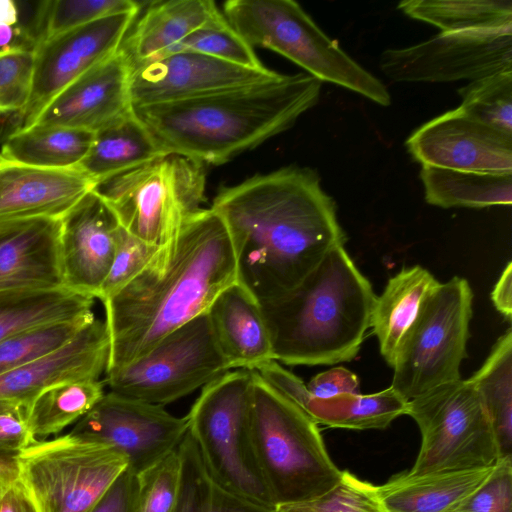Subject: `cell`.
Segmentation results:
<instances>
[{"mask_svg": "<svg viewBox=\"0 0 512 512\" xmlns=\"http://www.w3.org/2000/svg\"><path fill=\"white\" fill-rule=\"evenodd\" d=\"M5 52H6V51H5ZM0 53H2V52H0Z\"/></svg>", "mask_w": 512, "mask_h": 512, "instance_id": "obj_52", "label": "cell"}, {"mask_svg": "<svg viewBox=\"0 0 512 512\" xmlns=\"http://www.w3.org/2000/svg\"><path fill=\"white\" fill-rule=\"evenodd\" d=\"M211 209L233 246L237 281L259 303L295 288L346 235L317 172L288 166L220 189Z\"/></svg>", "mask_w": 512, "mask_h": 512, "instance_id": "obj_1", "label": "cell"}, {"mask_svg": "<svg viewBox=\"0 0 512 512\" xmlns=\"http://www.w3.org/2000/svg\"><path fill=\"white\" fill-rule=\"evenodd\" d=\"M28 404L0 400V452L18 453L36 441L28 427Z\"/></svg>", "mask_w": 512, "mask_h": 512, "instance_id": "obj_44", "label": "cell"}, {"mask_svg": "<svg viewBox=\"0 0 512 512\" xmlns=\"http://www.w3.org/2000/svg\"><path fill=\"white\" fill-rule=\"evenodd\" d=\"M473 292L465 278L438 283L403 337L392 365L391 387L408 401L461 379Z\"/></svg>", "mask_w": 512, "mask_h": 512, "instance_id": "obj_9", "label": "cell"}, {"mask_svg": "<svg viewBox=\"0 0 512 512\" xmlns=\"http://www.w3.org/2000/svg\"><path fill=\"white\" fill-rule=\"evenodd\" d=\"M139 10V3L131 0H45L36 3L32 20L22 28L35 48L101 18Z\"/></svg>", "mask_w": 512, "mask_h": 512, "instance_id": "obj_35", "label": "cell"}, {"mask_svg": "<svg viewBox=\"0 0 512 512\" xmlns=\"http://www.w3.org/2000/svg\"><path fill=\"white\" fill-rule=\"evenodd\" d=\"M94 298L67 288L0 291V342L23 331L94 316Z\"/></svg>", "mask_w": 512, "mask_h": 512, "instance_id": "obj_27", "label": "cell"}, {"mask_svg": "<svg viewBox=\"0 0 512 512\" xmlns=\"http://www.w3.org/2000/svg\"><path fill=\"white\" fill-rule=\"evenodd\" d=\"M381 71L395 82L476 80L512 71V27L440 34L405 47L385 50Z\"/></svg>", "mask_w": 512, "mask_h": 512, "instance_id": "obj_13", "label": "cell"}, {"mask_svg": "<svg viewBox=\"0 0 512 512\" xmlns=\"http://www.w3.org/2000/svg\"><path fill=\"white\" fill-rule=\"evenodd\" d=\"M0 512H39L17 467L0 470Z\"/></svg>", "mask_w": 512, "mask_h": 512, "instance_id": "obj_46", "label": "cell"}, {"mask_svg": "<svg viewBox=\"0 0 512 512\" xmlns=\"http://www.w3.org/2000/svg\"><path fill=\"white\" fill-rule=\"evenodd\" d=\"M19 17V8L15 1L0 0V26H16Z\"/></svg>", "mask_w": 512, "mask_h": 512, "instance_id": "obj_49", "label": "cell"}, {"mask_svg": "<svg viewBox=\"0 0 512 512\" xmlns=\"http://www.w3.org/2000/svg\"><path fill=\"white\" fill-rule=\"evenodd\" d=\"M92 132L61 126L34 125L8 135L0 159L49 169L77 168L94 141Z\"/></svg>", "mask_w": 512, "mask_h": 512, "instance_id": "obj_29", "label": "cell"}, {"mask_svg": "<svg viewBox=\"0 0 512 512\" xmlns=\"http://www.w3.org/2000/svg\"><path fill=\"white\" fill-rule=\"evenodd\" d=\"M439 282L419 265L404 267L376 297L371 325L386 363L392 367L398 347L426 297Z\"/></svg>", "mask_w": 512, "mask_h": 512, "instance_id": "obj_26", "label": "cell"}, {"mask_svg": "<svg viewBox=\"0 0 512 512\" xmlns=\"http://www.w3.org/2000/svg\"><path fill=\"white\" fill-rule=\"evenodd\" d=\"M450 512H512V457H501L490 477Z\"/></svg>", "mask_w": 512, "mask_h": 512, "instance_id": "obj_43", "label": "cell"}, {"mask_svg": "<svg viewBox=\"0 0 512 512\" xmlns=\"http://www.w3.org/2000/svg\"><path fill=\"white\" fill-rule=\"evenodd\" d=\"M376 297L344 245L334 247L295 288L260 303L274 360L307 366L353 360Z\"/></svg>", "mask_w": 512, "mask_h": 512, "instance_id": "obj_4", "label": "cell"}, {"mask_svg": "<svg viewBox=\"0 0 512 512\" xmlns=\"http://www.w3.org/2000/svg\"><path fill=\"white\" fill-rule=\"evenodd\" d=\"M279 512H312L303 506H288L279 508Z\"/></svg>", "mask_w": 512, "mask_h": 512, "instance_id": "obj_51", "label": "cell"}, {"mask_svg": "<svg viewBox=\"0 0 512 512\" xmlns=\"http://www.w3.org/2000/svg\"><path fill=\"white\" fill-rule=\"evenodd\" d=\"M136 489V475L127 468L91 512H132Z\"/></svg>", "mask_w": 512, "mask_h": 512, "instance_id": "obj_47", "label": "cell"}, {"mask_svg": "<svg viewBox=\"0 0 512 512\" xmlns=\"http://www.w3.org/2000/svg\"><path fill=\"white\" fill-rule=\"evenodd\" d=\"M306 387L313 397L324 399L358 393L359 379L349 369L339 366L318 373Z\"/></svg>", "mask_w": 512, "mask_h": 512, "instance_id": "obj_45", "label": "cell"}, {"mask_svg": "<svg viewBox=\"0 0 512 512\" xmlns=\"http://www.w3.org/2000/svg\"><path fill=\"white\" fill-rule=\"evenodd\" d=\"M17 455L0 452V470L5 468L17 467Z\"/></svg>", "mask_w": 512, "mask_h": 512, "instance_id": "obj_50", "label": "cell"}, {"mask_svg": "<svg viewBox=\"0 0 512 512\" xmlns=\"http://www.w3.org/2000/svg\"><path fill=\"white\" fill-rule=\"evenodd\" d=\"M204 165L164 154L95 184L93 191L113 210L122 228L159 247L205 201Z\"/></svg>", "mask_w": 512, "mask_h": 512, "instance_id": "obj_8", "label": "cell"}, {"mask_svg": "<svg viewBox=\"0 0 512 512\" xmlns=\"http://www.w3.org/2000/svg\"><path fill=\"white\" fill-rule=\"evenodd\" d=\"M184 52L198 53L249 68L264 67L254 49L229 25L224 15L188 35L165 56Z\"/></svg>", "mask_w": 512, "mask_h": 512, "instance_id": "obj_38", "label": "cell"}, {"mask_svg": "<svg viewBox=\"0 0 512 512\" xmlns=\"http://www.w3.org/2000/svg\"><path fill=\"white\" fill-rule=\"evenodd\" d=\"M61 221L64 287L95 299L111 267L121 225L111 207L93 190Z\"/></svg>", "mask_w": 512, "mask_h": 512, "instance_id": "obj_18", "label": "cell"}, {"mask_svg": "<svg viewBox=\"0 0 512 512\" xmlns=\"http://www.w3.org/2000/svg\"><path fill=\"white\" fill-rule=\"evenodd\" d=\"M494 467L419 475L406 472L376 488L387 512H450L490 477Z\"/></svg>", "mask_w": 512, "mask_h": 512, "instance_id": "obj_25", "label": "cell"}, {"mask_svg": "<svg viewBox=\"0 0 512 512\" xmlns=\"http://www.w3.org/2000/svg\"><path fill=\"white\" fill-rule=\"evenodd\" d=\"M130 72L127 59L118 50L63 90L34 125L94 134L110 127L133 111L128 92Z\"/></svg>", "mask_w": 512, "mask_h": 512, "instance_id": "obj_19", "label": "cell"}, {"mask_svg": "<svg viewBox=\"0 0 512 512\" xmlns=\"http://www.w3.org/2000/svg\"><path fill=\"white\" fill-rule=\"evenodd\" d=\"M180 484L175 512H279L239 497L219 485L208 473L189 433L177 448Z\"/></svg>", "mask_w": 512, "mask_h": 512, "instance_id": "obj_31", "label": "cell"}, {"mask_svg": "<svg viewBox=\"0 0 512 512\" xmlns=\"http://www.w3.org/2000/svg\"><path fill=\"white\" fill-rule=\"evenodd\" d=\"M459 108L491 127L512 134V71L473 81L458 90Z\"/></svg>", "mask_w": 512, "mask_h": 512, "instance_id": "obj_37", "label": "cell"}, {"mask_svg": "<svg viewBox=\"0 0 512 512\" xmlns=\"http://www.w3.org/2000/svg\"><path fill=\"white\" fill-rule=\"evenodd\" d=\"M303 506L312 512H387L375 485L343 471L340 482L323 497Z\"/></svg>", "mask_w": 512, "mask_h": 512, "instance_id": "obj_42", "label": "cell"}, {"mask_svg": "<svg viewBox=\"0 0 512 512\" xmlns=\"http://www.w3.org/2000/svg\"><path fill=\"white\" fill-rule=\"evenodd\" d=\"M16 465L39 512H91L128 460L109 444L69 432L34 441Z\"/></svg>", "mask_w": 512, "mask_h": 512, "instance_id": "obj_11", "label": "cell"}, {"mask_svg": "<svg viewBox=\"0 0 512 512\" xmlns=\"http://www.w3.org/2000/svg\"><path fill=\"white\" fill-rule=\"evenodd\" d=\"M420 178L430 205L453 208L510 206L512 174L461 171L422 165Z\"/></svg>", "mask_w": 512, "mask_h": 512, "instance_id": "obj_30", "label": "cell"}, {"mask_svg": "<svg viewBox=\"0 0 512 512\" xmlns=\"http://www.w3.org/2000/svg\"><path fill=\"white\" fill-rule=\"evenodd\" d=\"M251 383L252 370L236 369L202 387L186 415L188 431L208 473L219 485L251 502L277 507L251 440Z\"/></svg>", "mask_w": 512, "mask_h": 512, "instance_id": "obj_7", "label": "cell"}, {"mask_svg": "<svg viewBox=\"0 0 512 512\" xmlns=\"http://www.w3.org/2000/svg\"><path fill=\"white\" fill-rule=\"evenodd\" d=\"M110 352L104 320L95 319L57 350L0 375V400L29 404L43 390L64 382L99 380Z\"/></svg>", "mask_w": 512, "mask_h": 512, "instance_id": "obj_20", "label": "cell"}, {"mask_svg": "<svg viewBox=\"0 0 512 512\" xmlns=\"http://www.w3.org/2000/svg\"><path fill=\"white\" fill-rule=\"evenodd\" d=\"M100 380H80L53 385L27 406V422L35 440H45L78 422L103 397Z\"/></svg>", "mask_w": 512, "mask_h": 512, "instance_id": "obj_33", "label": "cell"}, {"mask_svg": "<svg viewBox=\"0 0 512 512\" xmlns=\"http://www.w3.org/2000/svg\"><path fill=\"white\" fill-rule=\"evenodd\" d=\"M61 226L49 218L0 224V291L64 288Z\"/></svg>", "mask_w": 512, "mask_h": 512, "instance_id": "obj_22", "label": "cell"}, {"mask_svg": "<svg viewBox=\"0 0 512 512\" xmlns=\"http://www.w3.org/2000/svg\"><path fill=\"white\" fill-rule=\"evenodd\" d=\"M421 445L409 474L493 466L501 458L491 420L470 379L437 386L408 401Z\"/></svg>", "mask_w": 512, "mask_h": 512, "instance_id": "obj_10", "label": "cell"}, {"mask_svg": "<svg viewBox=\"0 0 512 512\" xmlns=\"http://www.w3.org/2000/svg\"><path fill=\"white\" fill-rule=\"evenodd\" d=\"M223 15L254 49L279 53L319 81L356 92L381 106L391 103L386 86L328 37L292 0H230Z\"/></svg>", "mask_w": 512, "mask_h": 512, "instance_id": "obj_6", "label": "cell"}, {"mask_svg": "<svg viewBox=\"0 0 512 512\" xmlns=\"http://www.w3.org/2000/svg\"><path fill=\"white\" fill-rule=\"evenodd\" d=\"M180 471V458L176 449L155 465L137 474L132 512H175Z\"/></svg>", "mask_w": 512, "mask_h": 512, "instance_id": "obj_39", "label": "cell"}, {"mask_svg": "<svg viewBox=\"0 0 512 512\" xmlns=\"http://www.w3.org/2000/svg\"><path fill=\"white\" fill-rule=\"evenodd\" d=\"M33 50L15 48L0 53V116L15 117L27 104L32 70Z\"/></svg>", "mask_w": 512, "mask_h": 512, "instance_id": "obj_40", "label": "cell"}, {"mask_svg": "<svg viewBox=\"0 0 512 512\" xmlns=\"http://www.w3.org/2000/svg\"><path fill=\"white\" fill-rule=\"evenodd\" d=\"M322 82L280 74L205 97L133 108L165 154L222 164L292 127L316 105Z\"/></svg>", "mask_w": 512, "mask_h": 512, "instance_id": "obj_3", "label": "cell"}, {"mask_svg": "<svg viewBox=\"0 0 512 512\" xmlns=\"http://www.w3.org/2000/svg\"><path fill=\"white\" fill-rule=\"evenodd\" d=\"M164 154L132 111L95 133L89 152L77 168L96 184Z\"/></svg>", "mask_w": 512, "mask_h": 512, "instance_id": "obj_28", "label": "cell"}, {"mask_svg": "<svg viewBox=\"0 0 512 512\" xmlns=\"http://www.w3.org/2000/svg\"><path fill=\"white\" fill-rule=\"evenodd\" d=\"M489 415L501 457H512V331L498 338L469 378Z\"/></svg>", "mask_w": 512, "mask_h": 512, "instance_id": "obj_32", "label": "cell"}, {"mask_svg": "<svg viewBox=\"0 0 512 512\" xmlns=\"http://www.w3.org/2000/svg\"><path fill=\"white\" fill-rule=\"evenodd\" d=\"M187 416L176 417L162 405L109 391L70 431L106 443L128 460L137 475L175 451L188 432Z\"/></svg>", "mask_w": 512, "mask_h": 512, "instance_id": "obj_15", "label": "cell"}, {"mask_svg": "<svg viewBox=\"0 0 512 512\" xmlns=\"http://www.w3.org/2000/svg\"><path fill=\"white\" fill-rule=\"evenodd\" d=\"M157 248L132 236L121 226L114 258L97 299L105 303L116 295L145 267Z\"/></svg>", "mask_w": 512, "mask_h": 512, "instance_id": "obj_41", "label": "cell"}, {"mask_svg": "<svg viewBox=\"0 0 512 512\" xmlns=\"http://www.w3.org/2000/svg\"><path fill=\"white\" fill-rule=\"evenodd\" d=\"M236 281L229 232L215 211L201 208L103 303L110 339L106 372L140 358L164 337L206 313Z\"/></svg>", "mask_w": 512, "mask_h": 512, "instance_id": "obj_2", "label": "cell"}, {"mask_svg": "<svg viewBox=\"0 0 512 512\" xmlns=\"http://www.w3.org/2000/svg\"><path fill=\"white\" fill-rule=\"evenodd\" d=\"M280 76L266 68H249L198 53H175L131 70L132 108L197 99L273 80Z\"/></svg>", "mask_w": 512, "mask_h": 512, "instance_id": "obj_16", "label": "cell"}, {"mask_svg": "<svg viewBox=\"0 0 512 512\" xmlns=\"http://www.w3.org/2000/svg\"><path fill=\"white\" fill-rule=\"evenodd\" d=\"M398 8L447 33L512 27L510 0H406Z\"/></svg>", "mask_w": 512, "mask_h": 512, "instance_id": "obj_34", "label": "cell"}, {"mask_svg": "<svg viewBox=\"0 0 512 512\" xmlns=\"http://www.w3.org/2000/svg\"><path fill=\"white\" fill-rule=\"evenodd\" d=\"M138 12L104 17L38 44L29 98L11 133L32 127L63 90L117 53Z\"/></svg>", "mask_w": 512, "mask_h": 512, "instance_id": "obj_14", "label": "cell"}, {"mask_svg": "<svg viewBox=\"0 0 512 512\" xmlns=\"http://www.w3.org/2000/svg\"><path fill=\"white\" fill-rule=\"evenodd\" d=\"M206 313L230 370H256L274 360L261 305L238 281L226 287Z\"/></svg>", "mask_w": 512, "mask_h": 512, "instance_id": "obj_23", "label": "cell"}, {"mask_svg": "<svg viewBox=\"0 0 512 512\" xmlns=\"http://www.w3.org/2000/svg\"><path fill=\"white\" fill-rule=\"evenodd\" d=\"M249 426L255 456L277 507L311 503L343 471L331 460L317 423L252 370Z\"/></svg>", "mask_w": 512, "mask_h": 512, "instance_id": "obj_5", "label": "cell"}, {"mask_svg": "<svg viewBox=\"0 0 512 512\" xmlns=\"http://www.w3.org/2000/svg\"><path fill=\"white\" fill-rule=\"evenodd\" d=\"M223 14L210 0H171L151 3L119 50L131 70L165 56L188 35Z\"/></svg>", "mask_w": 512, "mask_h": 512, "instance_id": "obj_24", "label": "cell"}, {"mask_svg": "<svg viewBox=\"0 0 512 512\" xmlns=\"http://www.w3.org/2000/svg\"><path fill=\"white\" fill-rule=\"evenodd\" d=\"M94 186L78 168L49 169L0 159V224L62 220Z\"/></svg>", "mask_w": 512, "mask_h": 512, "instance_id": "obj_21", "label": "cell"}, {"mask_svg": "<svg viewBox=\"0 0 512 512\" xmlns=\"http://www.w3.org/2000/svg\"><path fill=\"white\" fill-rule=\"evenodd\" d=\"M491 299L495 308L507 319L512 316V263L508 262L496 282Z\"/></svg>", "mask_w": 512, "mask_h": 512, "instance_id": "obj_48", "label": "cell"}, {"mask_svg": "<svg viewBox=\"0 0 512 512\" xmlns=\"http://www.w3.org/2000/svg\"><path fill=\"white\" fill-rule=\"evenodd\" d=\"M230 371L207 313L179 327L133 362L106 372L111 392L165 405Z\"/></svg>", "mask_w": 512, "mask_h": 512, "instance_id": "obj_12", "label": "cell"}, {"mask_svg": "<svg viewBox=\"0 0 512 512\" xmlns=\"http://www.w3.org/2000/svg\"><path fill=\"white\" fill-rule=\"evenodd\" d=\"M406 146L421 165L512 174V134L476 120L459 107L420 126Z\"/></svg>", "mask_w": 512, "mask_h": 512, "instance_id": "obj_17", "label": "cell"}, {"mask_svg": "<svg viewBox=\"0 0 512 512\" xmlns=\"http://www.w3.org/2000/svg\"><path fill=\"white\" fill-rule=\"evenodd\" d=\"M95 319L91 316L52 323L6 338L0 342V375L57 350Z\"/></svg>", "mask_w": 512, "mask_h": 512, "instance_id": "obj_36", "label": "cell"}]
</instances>
